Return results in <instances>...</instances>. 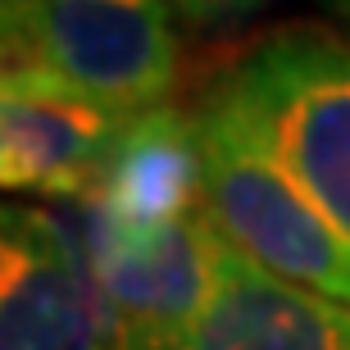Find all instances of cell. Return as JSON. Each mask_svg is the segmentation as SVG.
<instances>
[{
	"mask_svg": "<svg viewBox=\"0 0 350 350\" xmlns=\"http://www.w3.org/2000/svg\"><path fill=\"white\" fill-rule=\"evenodd\" d=\"M205 96L350 237V41L314 23L273 27Z\"/></svg>",
	"mask_w": 350,
	"mask_h": 350,
	"instance_id": "cell-1",
	"label": "cell"
},
{
	"mask_svg": "<svg viewBox=\"0 0 350 350\" xmlns=\"http://www.w3.org/2000/svg\"><path fill=\"white\" fill-rule=\"evenodd\" d=\"M173 14L150 0H32L5 73L118 118L159 114L187 64Z\"/></svg>",
	"mask_w": 350,
	"mask_h": 350,
	"instance_id": "cell-2",
	"label": "cell"
},
{
	"mask_svg": "<svg viewBox=\"0 0 350 350\" xmlns=\"http://www.w3.org/2000/svg\"><path fill=\"white\" fill-rule=\"evenodd\" d=\"M191 128L209 228L260 269L350 305V237L237 128L223 105L200 96Z\"/></svg>",
	"mask_w": 350,
	"mask_h": 350,
	"instance_id": "cell-3",
	"label": "cell"
},
{
	"mask_svg": "<svg viewBox=\"0 0 350 350\" xmlns=\"http://www.w3.org/2000/svg\"><path fill=\"white\" fill-rule=\"evenodd\" d=\"M87 314L78 214L0 200V350H82Z\"/></svg>",
	"mask_w": 350,
	"mask_h": 350,
	"instance_id": "cell-4",
	"label": "cell"
},
{
	"mask_svg": "<svg viewBox=\"0 0 350 350\" xmlns=\"http://www.w3.org/2000/svg\"><path fill=\"white\" fill-rule=\"evenodd\" d=\"M187 350H350V305L260 269L214 232L209 291Z\"/></svg>",
	"mask_w": 350,
	"mask_h": 350,
	"instance_id": "cell-5",
	"label": "cell"
},
{
	"mask_svg": "<svg viewBox=\"0 0 350 350\" xmlns=\"http://www.w3.org/2000/svg\"><path fill=\"white\" fill-rule=\"evenodd\" d=\"M18 23H23V5H5L0 0V73L14 55V41H18Z\"/></svg>",
	"mask_w": 350,
	"mask_h": 350,
	"instance_id": "cell-6",
	"label": "cell"
},
{
	"mask_svg": "<svg viewBox=\"0 0 350 350\" xmlns=\"http://www.w3.org/2000/svg\"><path fill=\"white\" fill-rule=\"evenodd\" d=\"M0 196H18L14 191V164L5 155V142H0Z\"/></svg>",
	"mask_w": 350,
	"mask_h": 350,
	"instance_id": "cell-7",
	"label": "cell"
},
{
	"mask_svg": "<svg viewBox=\"0 0 350 350\" xmlns=\"http://www.w3.org/2000/svg\"><path fill=\"white\" fill-rule=\"evenodd\" d=\"M332 14H337V23H341V27H346V32H350V5H337V10H332Z\"/></svg>",
	"mask_w": 350,
	"mask_h": 350,
	"instance_id": "cell-8",
	"label": "cell"
}]
</instances>
